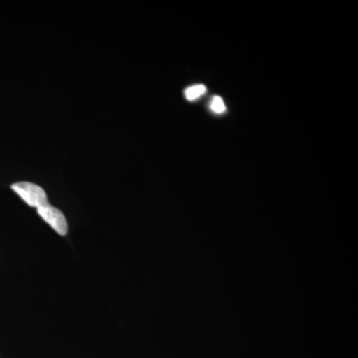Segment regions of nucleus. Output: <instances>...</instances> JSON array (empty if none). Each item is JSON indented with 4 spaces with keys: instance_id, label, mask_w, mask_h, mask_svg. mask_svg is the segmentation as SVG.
<instances>
[{
    "instance_id": "f257e3e1",
    "label": "nucleus",
    "mask_w": 358,
    "mask_h": 358,
    "mask_svg": "<svg viewBox=\"0 0 358 358\" xmlns=\"http://www.w3.org/2000/svg\"><path fill=\"white\" fill-rule=\"evenodd\" d=\"M11 189L29 206L39 208L48 203L46 192H44L43 188L34 183L25 182V181L14 183L11 185Z\"/></svg>"
},
{
    "instance_id": "f03ea898",
    "label": "nucleus",
    "mask_w": 358,
    "mask_h": 358,
    "mask_svg": "<svg viewBox=\"0 0 358 358\" xmlns=\"http://www.w3.org/2000/svg\"><path fill=\"white\" fill-rule=\"evenodd\" d=\"M40 217L49 224L58 234L65 236L68 232V223L64 214L56 207L47 203L37 208Z\"/></svg>"
},
{
    "instance_id": "7ed1b4c3",
    "label": "nucleus",
    "mask_w": 358,
    "mask_h": 358,
    "mask_svg": "<svg viewBox=\"0 0 358 358\" xmlns=\"http://www.w3.org/2000/svg\"><path fill=\"white\" fill-rule=\"evenodd\" d=\"M206 91V87L203 84L193 85V86L188 87L185 90V96L188 101L192 102V101L197 100L200 96H203Z\"/></svg>"
},
{
    "instance_id": "20e7f679",
    "label": "nucleus",
    "mask_w": 358,
    "mask_h": 358,
    "mask_svg": "<svg viewBox=\"0 0 358 358\" xmlns=\"http://www.w3.org/2000/svg\"><path fill=\"white\" fill-rule=\"evenodd\" d=\"M209 107H210V110L214 113V114L222 115L226 112V106L221 96H213Z\"/></svg>"
}]
</instances>
